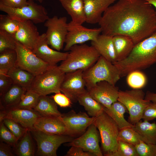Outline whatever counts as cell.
<instances>
[{
    "label": "cell",
    "mask_w": 156,
    "mask_h": 156,
    "mask_svg": "<svg viewBox=\"0 0 156 156\" xmlns=\"http://www.w3.org/2000/svg\"><path fill=\"white\" fill-rule=\"evenodd\" d=\"M98 24L102 34L126 36L135 45L156 31V11L146 0H118Z\"/></svg>",
    "instance_id": "cell-1"
},
{
    "label": "cell",
    "mask_w": 156,
    "mask_h": 156,
    "mask_svg": "<svg viewBox=\"0 0 156 156\" xmlns=\"http://www.w3.org/2000/svg\"><path fill=\"white\" fill-rule=\"evenodd\" d=\"M156 63V31L135 45L125 59L113 63L118 69L121 77L136 70H141Z\"/></svg>",
    "instance_id": "cell-2"
},
{
    "label": "cell",
    "mask_w": 156,
    "mask_h": 156,
    "mask_svg": "<svg viewBox=\"0 0 156 156\" xmlns=\"http://www.w3.org/2000/svg\"><path fill=\"white\" fill-rule=\"evenodd\" d=\"M66 59L58 66L65 73L79 70L85 71L94 65L101 56L92 46L76 44L70 48Z\"/></svg>",
    "instance_id": "cell-3"
},
{
    "label": "cell",
    "mask_w": 156,
    "mask_h": 156,
    "mask_svg": "<svg viewBox=\"0 0 156 156\" xmlns=\"http://www.w3.org/2000/svg\"><path fill=\"white\" fill-rule=\"evenodd\" d=\"M83 77L87 89L103 81L115 85L121 78L116 66L101 56L94 65L83 71Z\"/></svg>",
    "instance_id": "cell-4"
},
{
    "label": "cell",
    "mask_w": 156,
    "mask_h": 156,
    "mask_svg": "<svg viewBox=\"0 0 156 156\" xmlns=\"http://www.w3.org/2000/svg\"><path fill=\"white\" fill-rule=\"evenodd\" d=\"M98 130L102 151L105 156H112L117 150L120 129L116 122L104 110L93 123Z\"/></svg>",
    "instance_id": "cell-5"
},
{
    "label": "cell",
    "mask_w": 156,
    "mask_h": 156,
    "mask_svg": "<svg viewBox=\"0 0 156 156\" xmlns=\"http://www.w3.org/2000/svg\"><path fill=\"white\" fill-rule=\"evenodd\" d=\"M65 74L57 65L51 66L42 73L35 77L29 90L40 96L60 92L61 86Z\"/></svg>",
    "instance_id": "cell-6"
},
{
    "label": "cell",
    "mask_w": 156,
    "mask_h": 156,
    "mask_svg": "<svg viewBox=\"0 0 156 156\" xmlns=\"http://www.w3.org/2000/svg\"><path fill=\"white\" fill-rule=\"evenodd\" d=\"M145 95L140 89L119 91L118 101L126 107L129 114V122L133 125L142 119L144 109L151 102L145 99Z\"/></svg>",
    "instance_id": "cell-7"
},
{
    "label": "cell",
    "mask_w": 156,
    "mask_h": 156,
    "mask_svg": "<svg viewBox=\"0 0 156 156\" xmlns=\"http://www.w3.org/2000/svg\"><path fill=\"white\" fill-rule=\"evenodd\" d=\"M28 1L27 5L19 8H10L0 3V10L19 22L30 20L34 23H40L45 22L49 18L44 7L33 1Z\"/></svg>",
    "instance_id": "cell-8"
},
{
    "label": "cell",
    "mask_w": 156,
    "mask_h": 156,
    "mask_svg": "<svg viewBox=\"0 0 156 156\" xmlns=\"http://www.w3.org/2000/svg\"><path fill=\"white\" fill-rule=\"evenodd\" d=\"M30 131L37 143L36 156H57V149L62 144L70 142L74 139L67 135L47 134L34 129Z\"/></svg>",
    "instance_id": "cell-9"
},
{
    "label": "cell",
    "mask_w": 156,
    "mask_h": 156,
    "mask_svg": "<svg viewBox=\"0 0 156 156\" xmlns=\"http://www.w3.org/2000/svg\"><path fill=\"white\" fill-rule=\"evenodd\" d=\"M15 50L17 55L16 66L35 76L42 73L51 66L37 56L32 50L17 41Z\"/></svg>",
    "instance_id": "cell-10"
},
{
    "label": "cell",
    "mask_w": 156,
    "mask_h": 156,
    "mask_svg": "<svg viewBox=\"0 0 156 156\" xmlns=\"http://www.w3.org/2000/svg\"><path fill=\"white\" fill-rule=\"evenodd\" d=\"M68 24L66 16H54L45 22L47 41L54 49L60 51L62 49L68 32Z\"/></svg>",
    "instance_id": "cell-11"
},
{
    "label": "cell",
    "mask_w": 156,
    "mask_h": 156,
    "mask_svg": "<svg viewBox=\"0 0 156 156\" xmlns=\"http://www.w3.org/2000/svg\"><path fill=\"white\" fill-rule=\"evenodd\" d=\"M68 29L64 48L65 51H69L75 45L83 44L89 41H95L102 31L100 27L88 28L82 25L75 24L71 21L68 23Z\"/></svg>",
    "instance_id": "cell-12"
},
{
    "label": "cell",
    "mask_w": 156,
    "mask_h": 156,
    "mask_svg": "<svg viewBox=\"0 0 156 156\" xmlns=\"http://www.w3.org/2000/svg\"><path fill=\"white\" fill-rule=\"evenodd\" d=\"M61 118L65 126L66 135L73 138L83 134L96 118L90 117L86 112L77 113L73 110L62 114Z\"/></svg>",
    "instance_id": "cell-13"
},
{
    "label": "cell",
    "mask_w": 156,
    "mask_h": 156,
    "mask_svg": "<svg viewBox=\"0 0 156 156\" xmlns=\"http://www.w3.org/2000/svg\"><path fill=\"white\" fill-rule=\"evenodd\" d=\"M100 138L97 127L92 123L83 134L72 141L66 143L64 145L79 147L85 151L92 153L95 156H103V155L99 145Z\"/></svg>",
    "instance_id": "cell-14"
},
{
    "label": "cell",
    "mask_w": 156,
    "mask_h": 156,
    "mask_svg": "<svg viewBox=\"0 0 156 156\" xmlns=\"http://www.w3.org/2000/svg\"><path fill=\"white\" fill-rule=\"evenodd\" d=\"M83 70H79L65 73L60 87V90L72 102L77 101L78 97L84 92L85 83L83 77Z\"/></svg>",
    "instance_id": "cell-15"
},
{
    "label": "cell",
    "mask_w": 156,
    "mask_h": 156,
    "mask_svg": "<svg viewBox=\"0 0 156 156\" xmlns=\"http://www.w3.org/2000/svg\"><path fill=\"white\" fill-rule=\"evenodd\" d=\"M86 89L94 99L106 108H109L118 101L119 91L118 87L106 81L98 82Z\"/></svg>",
    "instance_id": "cell-16"
},
{
    "label": "cell",
    "mask_w": 156,
    "mask_h": 156,
    "mask_svg": "<svg viewBox=\"0 0 156 156\" xmlns=\"http://www.w3.org/2000/svg\"><path fill=\"white\" fill-rule=\"evenodd\" d=\"M45 33L40 36L32 50L35 54L49 65L55 66L65 60L68 52H61L50 48L49 46Z\"/></svg>",
    "instance_id": "cell-17"
},
{
    "label": "cell",
    "mask_w": 156,
    "mask_h": 156,
    "mask_svg": "<svg viewBox=\"0 0 156 156\" xmlns=\"http://www.w3.org/2000/svg\"><path fill=\"white\" fill-rule=\"evenodd\" d=\"M19 22L18 29L13 36L17 41L32 50L40 35L37 28L31 21Z\"/></svg>",
    "instance_id": "cell-18"
},
{
    "label": "cell",
    "mask_w": 156,
    "mask_h": 156,
    "mask_svg": "<svg viewBox=\"0 0 156 156\" xmlns=\"http://www.w3.org/2000/svg\"><path fill=\"white\" fill-rule=\"evenodd\" d=\"M117 0H83L86 22L99 23L103 14Z\"/></svg>",
    "instance_id": "cell-19"
},
{
    "label": "cell",
    "mask_w": 156,
    "mask_h": 156,
    "mask_svg": "<svg viewBox=\"0 0 156 156\" xmlns=\"http://www.w3.org/2000/svg\"><path fill=\"white\" fill-rule=\"evenodd\" d=\"M8 118L16 122L30 131L34 128V125L41 116L34 109L16 108H0Z\"/></svg>",
    "instance_id": "cell-20"
},
{
    "label": "cell",
    "mask_w": 156,
    "mask_h": 156,
    "mask_svg": "<svg viewBox=\"0 0 156 156\" xmlns=\"http://www.w3.org/2000/svg\"><path fill=\"white\" fill-rule=\"evenodd\" d=\"M34 129L51 135H66L65 124L61 117L41 116L36 120Z\"/></svg>",
    "instance_id": "cell-21"
},
{
    "label": "cell",
    "mask_w": 156,
    "mask_h": 156,
    "mask_svg": "<svg viewBox=\"0 0 156 156\" xmlns=\"http://www.w3.org/2000/svg\"><path fill=\"white\" fill-rule=\"evenodd\" d=\"M112 38V36L102 34L95 41L91 42V45L101 56L113 63L116 62V59Z\"/></svg>",
    "instance_id": "cell-22"
},
{
    "label": "cell",
    "mask_w": 156,
    "mask_h": 156,
    "mask_svg": "<svg viewBox=\"0 0 156 156\" xmlns=\"http://www.w3.org/2000/svg\"><path fill=\"white\" fill-rule=\"evenodd\" d=\"M63 8L70 16L71 22L82 25L86 22L83 0H59Z\"/></svg>",
    "instance_id": "cell-23"
},
{
    "label": "cell",
    "mask_w": 156,
    "mask_h": 156,
    "mask_svg": "<svg viewBox=\"0 0 156 156\" xmlns=\"http://www.w3.org/2000/svg\"><path fill=\"white\" fill-rule=\"evenodd\" d=\"M26 91L24 87L13 83L5 92L0 95V108H10L15 107Z\"/></svg>",
    "instance_id": "cell-24"
},
{
    "label": "cell",
    "mask_w": 156,
    "mask_h": 156,
    "mask_svg": "<svg viewBox=\"0 0 156 156\" xmlns=\"http://www.w3.org/2000/svg\"><path fill=\"white\" fill-rule=\"evenodd\" d=\"M33 109L43 117H60L62 115L53 98L47 95L40 96Z\"/></svg>",
    "instance_id": "cell-25"
},
{
    "label": "cell",
    "mask_w": 156,
    "mask_h": 156,
    "mask_svg": "<svg viewBox=\"0 0 156 156\" xmlns=\"http://www.w3.org/2000/svg\"><path fill=\"white\" fill-rule=\"evenodd\" d=\"M112 41L116 61H121L126 58L130 54L135 46L131 39L123 35L114 36Z\"/></svg>",
    "instance_id": "cell-26"
},
{
    "label": "cell",
    "mask_w": 156,
    "mask_h": 156,
    "mask_svg": "<svg viewBox=\"0 0 156 156\" xmlns=\"http://www.w3.org/2000/svg\"><path fill=\"white\" fill-rule=\"evenodd\" d=\"M104 111L116 122L120 130L127 127H133L134 125L126 120L124 114L128 111L125 105L117 101L109 108L105 107Z\"/></svg>",
    "instance_id": "cell-27"
},
{
    "label": "cell",
    "mask_w": 156,
    "mask_h": 156,
    "mask_svg": "<svg viewBox=\"0 0 156 156\" xmlns=\"http://www.w3.org/2000/svg\"><path fill=\"white\" fill-rule=\"evenodd\" d=\"M138 134L141 140L149 144L156 145V123L148 121L140 120L133 127Z\"/></svg>",
    "instance_id": "cell-28"
},
{
    "label": "cell",
    "mask_w": 156,
    "mask_h": 156,
    "mask_svg": "<svg viewBox=\"0 0 156 156\" xmlns=\"http://www.w3.org/2000/svg\"><path fill=\"white\" fill-rule=\"evenodd\" d=\"M30 131L28 129L13 147L14 153L18 156H34L35 146Z\"/></svg>",
    "instance_id": "cell-29"
},
{
    "label": "cell",
    "mask_w": 156,
    "mask_h": 156,
    "mask_svg": "<svg viewBox=\"0 0 156 156\" xmlns=\"http://www.w3.org/2000/svg\"><path fill=\"white\" fill-rule=\"evenodd\" d=\"M77 101L84 107L88 114L91 117H96L104 111V106L94 99L89 94L87 89L79 96Z\"/></svg>",
    "instance_id": "cell-30"
},
{
    "label": "cell",
    "mask_w": 156,
    "mask_h": 156,
    "mask_svg": "<svg viewBox=\"0 0 156 156\" xmlns=\"http://www.w3.org/2000/svg\"><path fill=\"white\" fill-rule=\"evenodd\" d=\"M13 83L22 86L29 90L35 76L30 73L15 66L9 70L7 74Z\"/></svg>",
    "instance_id": "cell-31"
},
{
    "label": "cell",
    "mask_w": 156,
    "mask_h": 156,
    "mask_svg": "<svg viewBox=\"0 0 156 156\" xmlns=\"http://www.w3.org/2000/svg\"><path fill=\"white\" fill-rule=\"evenodd\" d=\"M17 59L15 50H8L0 53V73L7 74L16 66Z\"/></svg>",
    "instance_id": "cell-32"
},
{
    "label": "cell",
    "mask_w": 156,
    "mask_h": 156,
    "mask_svg": "<svg viewBox=\"0 0 156 156\" xmlns=\"http://www.w3.org/2000/svg\"><path fill=\"white\" fill-rule=\"evenodd\" d=\"M40 96L34 91L27 90L22 96L19 103L12 108L33 109L37 103Z\"/></svg>",
    "instance_id": "cell-33"
},
{
    "label": "cell",
    "mask_w": 156,
    "mask_h": 156,
    "mask_svg": "<svg viewBox=\"0 0 156 156\" xmlns=\"http://www.w3.org/2000/svg\"><path fill=\"white\" fill-rule=\"evenodd\" d=\"M127 76V83L128 86L133 89H141L144 87L147 83L146 77L141 70L132 71Z\"/></svg>",
    "instance_id": "cell-34"
},
{
    "label": "cell",
    "mask_w": 156,
    "mask_h": 156,
    "mask_svg": "<svg viewBox=\"0 0 156 156\" xmlns=\"http://www.w3.org/2000/svg\"><path fill=\"white\" fill-rule=\"evenodd\" d=\"M118 140L135 146L142 141L138 134L133 127H127L120 130Z\"/></svg>",
    "instance_id": "cell-35"
},
{
    "label": "cell",
    "mask_w": 156,
    "mask_h": 156,
    "mask_svg": "<svg viewBox=\"0 0 156 156\" xmlns=\"http://www.w3.org/2000/svg\"><path fill=\"white\" fill-rule=\"evenodd\" d=\"M19 22L8 14L0 15V30L6 31L14 35L18 31Z\"/></svg>",
    "instance_id": "cell-36"
},
{
    "label": "cell",
    "mask_w": 156,
    "mask_h": 156,
    "mask_svg": "<svg viewBox=\"0 0 156 156\" xmlns=\"http://www.w3.org/2000/svg\"><path fill=\"white\" fill-rule=\"evenodd\" d=\"M16 42L13 35L0 30V53L8 50H15Z\"/></svg>",
    "instance_id": "cell-37"
},
{
    "label": "cell",
    "mask_w": 156,
    "mask_h": 156,
    "mask_svg": "<svg viewBox=\"0 0 156 156\" xmlns=\"http://www.w3.org/2000/svg\"><path fill=\"white\" fill-rule=\"evenodd\" d=\"M3 122L18 140L28 129L15 121L9 118H5L3 119Z\"/></svg>",
    "instance_id": "cell-38"
},
{
    "label": "cell",
    "mask_w": 156,
    "mask_h": 156,
    "mask_svg": "<svg viewBox=\"0 0 156 156\" xmlns=\"http://www.w3.org/2000/svg\"><path fill=\"white\" fill-rule=\"evenodd\" d=\"M112 156H138L135 146L122 141H118L117 151Z\"/></svg>",
    "instance_id": "cell-39"
},
{
    "label": "cell",
    "mask_w": 156,
    "mask_h": 156,
    "mask_svg": "<svg viewBox=\"0 0 156 156\" xmlns=\"http://www.w3.org/2000/svg\"><path fill=\"white\" fill-rule=\"evenodd\" d=\"M0 141L5 142L14 147L18 140L13 133L6 126L3 121L0 123Z\"/></svg>",
    "instance_id": "cell-40"
},
{
    "label": "cell",
    "mask_w": 156,
    "mask_h": 156,
    "mask_svg": "<svg viewBox=\"0 0 156 156\" xmlns=\"http://www.w3.org/2000/svg\"><path fill=\"white\" fill-rule=\"evenodd\" d=\"M135 146L138 156H156V145L141 141Z\"/></svg>",
    "instance_id": "cell-41"
},
{
    "label": "cell",
    "mask_w": 156,
    "mask_h": 156,
    "mask_svg": "<svg viewBox=\"0 0 156 156\" xmlns=\"http://www.w3.org/2000/svg\"><path fill=\"white\" fill-rule=\"evenodd\" d=\"M51 97L56 103L61 107H66L71 106L72 102L70 99L61 92L55 93Z\"/></svg>",
    "instance_id": "cell-42"
},
{
    "label": "cell",
    "mask_w": 156,
    "mask_h": 156,
    "mask_svg": "<svg viewBox=\"0 0 156 156\" xmlns=\"http://www.w3.org/2000/svg\"><path fill=\"white\" fill-rule=\"evenodd\" d=\"M156 118V103L151 102L144 109L142 119L149 121Z\"/></svg>",
    "instance_id": "cell-43"
},
{
    "label": "cell",
    "mask_w": 156,
    "mask_h": 156,
    "mask_svg": "<svg viewBox=\"0 0 156 156\" xmlns=\"http://www.w3.org/2000/svg\"><path fill=\"white\" fill-rule=\"evenodd\" d=\"M13 83L11 79L7 74L0 73V95L5 92Z\"/></svg>",
    "instance_id": "cell-44"
},
{
    "label": "cell",
    "mask_w": 156,
    "mask_h": 156,
    "mask_svg": "<svg viewBox=\"0 0 156 156\" xmlns=\"http://www.w3.org/2000/svg\"><path fill=\"white\" fill-rule=\"evenodd\" d=\"M65 156H95L92 153L84 151L81 148L75 146H71Z\"/></svg>",
    "instance_id": "cell-45"
},
{
    "label": "cell",
    "mask_w": 156,
    "mask_h": 156,
    "mask_svg": "<svg viewBox=\"0 0 156 156\" xmlns=\"http://www.w3.org/2000/svg\"><path fill=\"white\" fill-rule=\"evenodd\" d=\"M0 3L7 6L13 8H21L28 4V0H0Z\"/></svg>",
    "instance_id": "cell-46"
},
{
    "label": "cell",
    "mask_w": 156,
    "mask_h": 156,
    "mask_svg": "<svg viewBox=\"0 0 156 156\" xmlns=\"http://www.w3.org/2000/svg\"><path fill=\"white\" fill-rule=\"evenodd\" d=\"M11 146L8 144L0 141V156H14L15 155Z\"/></svg>",
    "instance_id": "cell-47"
},
{
    "label": "cell",
    "mask_w": 156,
    "mask_h": 156,
    "mask_svg": "<svg viewBox=\"0 0 156 156\" xmlns=\"http://www.w3.org/2000/svg\"><path fill=\"white\" fill-rule=\"evenodd\" d=\"M145 99L152 102L156 103V93L147 91L145 94Z\"/></svg>",
    "instance_id": "cell-48"
},
{
    "label": "cell",
    "mask_w": 156,
    "mask_h": 156,
    "mask_svg": "<svg viewBox=\"0 0 156 156\" xmlns=\"http://www.w3.org/2000/svg\"><path fill=\"white\" fill-rule=\"evenodd\" d=\"M149 4L154 6L156 9V0H146Z\"/></svg>",
    "instance_id": "cell-49"
},
{
    "label": "cell",
    "mask_w": 156,
    "mask_h": 156,
    "mask_svg": "<svg viewBox=\"0 0 156 156\" xmlns=\"http://www.w3.org/2000/svg\"><path fill=\"white\" fill-rule=\"evenodd\" d=\"M31 0V1H34V0ZM38 1L40 3H42L43 1V0H35Z\"/></svg>",
    "instance_id": "cell-50"
}]
</instances>
